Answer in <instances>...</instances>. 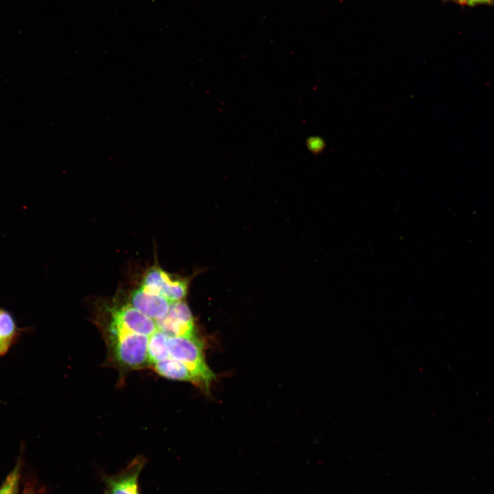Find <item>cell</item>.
<instances>
[{"label":"cell","instance_id":"6","mask_svg":"<svg viewBox=\"0 0 494 494\" xmlns=\"http://www.w3.org/2000/svg\"><path fill=\"white\" fill-rule=\"evenodd\" d=\"M173 302L142 285L132 291L128 303L147 316L158 320L169 312Z\"/></svg>","mask_w":494,"mask_h":494},{"label":"cell","instance_id":"1","mask_svg":"<svg viewBox=\"0 0 494 494\" xmlns=\"http://www.w3.org/2000/svg\"><path fill=\"white\" fill-rule=\"evenodd\" d=\"M167 346L169 357L187 366L196 377L198 386L208 391L215 375L205 362L203 346L197 337H168Z\"/></svg>","mask_w":494,"mask_h":494},{"label":"cell","instance_id":"16","mask_svg":"<svg viewBox=\"0 0 494 494\" xmlns=\"http://www.w3.org/2000/svg\"><path fill=\"white\" fill-rule=\"evenodd\" d=\"M454 1H457V2H458V0H454Z\"/></svg>","mask_w":494,"mask_h":494},{"label":"cell","instance_id":"8","mask_svg":"<svg viewBox=\"0 0 494 494\" xmlns=\"http://www.w3.org/2000/svg\"><path fill=\"white\" fill-rule=\"evenodd\" d=\"M152 366L157 373L165 378L190 381L198 386L196 377L187 366L174 358L169 357Z\"/></svg>","mask_w":494,"mask_h":494},{"label":"cell","instance_id":"4","mask_svg":"<svg viewBox=\"0 0 494 494\" xmlns=\"http://www.w3.org/2000/svg\"><path fill=\"white\" fill-rule=\"evenodd\" d=\"M158 330L169 337H196L193 316L183 301L173 302L168 314L156 320Z\"/></svg>","mask_w":494,"mask_h":494},{"label":"cell","instance_id":"11","mask_svg":"<svg viewBox=\"0 0 494 494\" xmlns=\"http://www.w3.org/2000/svg\"><path fill=\"white\" fill-rule=\"evenodd\" d=\"M20 466L17 464L0 487V494H18Z\"/></svg>","mask_w":494,"mask_h":494},{"label":"cell","instance_id":"5","mask_svg":"<svg viewBox=\"0 0 494 494\" xmlns=\"http://www.w3.org/2000/svg\"><path fill=\"white\" fill-rule=\"evenodd\" d=\"M145 462L143 456L136 457L121 471L105 477L104 494H140L139 478Z\"/></svg>","mask_w":494,"mask_h":494},{"label":"cell","instance_id":"9","mask_svg":"<svg viewBox=\"0 0 494 494\" xmlns=\"http://www.w3.org/2000/svg\"><path fill=\"white\" fill-rule=\"evenodd\" d=\"M168 337L159 330L150 336L148 346L149 364L153 365L158 361L169 357Z\"/></svg>","mask_w":494,"mask_h":494},{"label":"cell","instance_id":"2","mask_svg":"<svg viewBox=\"0 0 494 494\" xmlns=\"http://www.w3.org/2000/svg\"><path fill=\"white\" fill-rule=\"evenodd\" d=\"M148 336L133 332L110 339L116 361L128 368H139L149 364Z\"/></svg>","mask_w":494,"mask_h":494},{"label":"cell","instance_id":"3","mask_svg":"<svg viewBox=\"0 0 494 494\" xmlns=\"http://www.w3.org/2000/svg\"><path fill=\"white\" fill-rule=\"evenodd\" d=\"M141 285L172 302H176L186 296L189 283L187 279H177L155 265L145 272Z\"/></svg>","mask_w":494,"mask_h":494},{"label":"cell","instance_id":"10","mask_svg":"<svg viewBox=\"0 0 494 494\" xmlns=\"http://www.w3.org/2000/svg\"><path fill=\"white\" fill-rule=\"evenodd\" d=\"M19 331L12 315L7 311L0 309V342L10 349L19 335Z\"/></svg>","mask_w":494,"mask_h":494},{"label":"cell","instance_id":"14","mask_svg":"<svg viewBox=\"0 0 494 494\" xmlns=\"http://www.w3.org/2000/svg\"><path fill=\"white\" fill-rule=\"evenodd\" d=\"M24 494H35V493L32 490H28Z\"/></svg>","mask_w":494,"mask_h":494},{"label":"cell","instance_id":"7","mask_svg":"<svg viewBox=\"0 0 494 494\" xmlns=\"http://www.w3.org/2000/svg\"><path fill=\"white\" fill-rule=\"evenodd\" d=\"M110 313L111 318L121 322L131 332L150 337L158 330L155 320L140 312L129 303L114 307Z\"/></svg>","mask_w":494,"mask_h":494},{"label":"cell","instance_id":"15","mask_svg":"<svg viewBox=\"0 0 494 494\" xmlns=\"http://www.w3.org/2000/svg\"><path fill=\"white\" fill-rule=\"evenodd\" d=\"M458 2L462 4H465V0H458Z\"/></svg>","mask_w":494,"mask_h":494},{"label":"cell","instance_id":"12","mask_svg":"<svg viewBox=\"0 0 494 494\" xmlns=\"http://www.w3.org/2000/svg\"><path fill=\"white\" fill-rule=\"evenodd\" d=\"M494 0H465V4L474 5L476 4L491 3Z\"/></svg>","mask_w":494,"mask_h":494},{"label":"cell","instance_id":"13","mask_svg":"<svg viewBox=\"0 0 494 494\" xmlns=\"http://www.w3.org/2000/svg\"><path fill=\"white\" fill-rule=\"evenodd\" d=\"M9 349L0 342V355H4Z\"/></svg>","mask_w":494,"mask_h":494}]
</instances>
